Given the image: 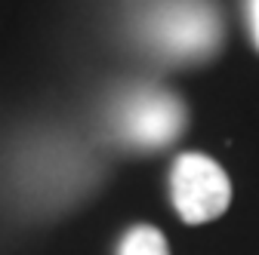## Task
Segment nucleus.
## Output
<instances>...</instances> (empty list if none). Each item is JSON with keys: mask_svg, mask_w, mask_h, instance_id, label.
I'll return each instance as SVG.
<instances>
[{"mask_svg": "<svg viewBox=\"0 0 259 255\" xmlns=\"http://www.w3.org/2000/svg\"><path fill=\"white\" fill-rule=\"evenodd\" d=\"M170 197L182 221L204 225L219 218L232 203V181L225 169L204 154H182L170 172Z\"/></svg>", "mask_w": 259, "mask_h": 255, "instance_id": "obj_3", "label": "nucleus"}, {"mask_svg": "<svg viewBox=\"0 0 259 255\" xmlns=\"http://www.w3.org/2000/svg\"><path fill=\"white\" fill-rule=\"evenodd\" d=\"M142 40L173 61L210 58L222 43V25L207 0H154L142 16Z\"/></svg>", "mask_w": 259, "mask_h": 255, "instance_id": "obj_1", "label": "nucleus"}, {"mask_svg": "<svg viewBox=\"0 0 259 255\" xmlns=\"http://www.w3.org/2000/svg\"><path fill=\"white\" fill-rule=\"evenodd\" d=\"M117 255H170V246L157 228L151 225H136L130 228L117 246Z\"/></svg>", "mask_w": 259, "mask_h": 255, "instance_id": "obj_4", "label": "nucleus"}, {"mask_svg": "<svg viewBox=\"0 0 259 255\" xmlns=\"http://www.w3.org/2000/svg\"><path fill=\"white\" fill-rule=\"evenodd\" d=\"M188 123L185 105L179 95L160 86H136L117 95L111 108V126L117 142L139 148V151H154L176 142Z\"/></svg>", "mask_w": 259, "mask_h": 255, "instance_id": "obj_2", "label": "nucleus"}, {"mask_svg": "<svg viewBox=\"0 0 259 255\" xmlns=\"http://www.w3.org/2000/svg\"><path fill=\"white\" fill-rule=\"evenodd\" d=\"M247 10H250V28H253V40L259 46V0H247Z\"/></svg>", "mask_w": 259, "mask_h": 255, "instance_id": "obj_5", "label": "nucleus"}]
</instances>
